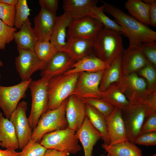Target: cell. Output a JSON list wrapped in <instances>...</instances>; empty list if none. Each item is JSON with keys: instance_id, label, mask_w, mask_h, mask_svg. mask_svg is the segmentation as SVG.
<instances>
[{"instance_id": "obj_36", "label": "cell", "mask_w": 156, "mask_h": 156, "mask_svg": "<svg viewBox=\"0 0 156 156\" xmlns=\"http://www.w3.org/2000/svg\"><path fill=\"white\" fill-rule=\"evenodd\" d=\"M47 149L39 142L30 139L18 156H44Z\"/></svg>"}, {"instance_id": "obj_49", "label": "cell", "mask_w": 156, "mask_h": 156, "mask_svg": "<svg viewBox=\"0 0 156 156\" xmlns=\"http://www.w3.org/2000/svg\"><path fill=\"white\" fill-rule=\"evenodd\" d=\"M106 156H111L109 154H107V155Z\"/></svg>"}, {"instance_id": "obj_25", "label": "cell", "mask_w": 156, "mask_h": 156, "mask_svg": "<svg viewBox=\"0 0 156 156\" xmlns=\"http://www.w3.org/2000/svg\"><path fill=\"white\" fill-rule=\"evenodd\" d=\"M121 54L104 70L99 87L101 92H104L112 85L121 83L123 75L121 68Z\"/></svg>"}, {"instance_id": "obj_31", "label": "cell", "mask_w": 156, "mask_h": 156, "mask_svg": "<svg viewBox=\"0 0 156 156\" xmlns=\"http://www.w3.org/2000/svg\"><path fill=\"white\" fill-rule=\"evenodd\" d=\"M103 5L97 7L96 5L90 10L88 15L94 18L99 21L104 27L122 33L125 36L126 32L124 29L114 21L110 19L104 13Z\"/></svg>"}, {"instance_id": "obj_35", "label": "cell", "mask_w": 156, "mask_h": 156, "mask_svg": "<svg viewBox=\"0 0 156 156\" xmlns=\"http://www.w3.org/2000/svg\"><path fill=\"white\" fill-rule=\"evenodd\" d=\"M156 68L148 64L137 72L139 76L146 80L147 84V89L151 90H156Z\"/></svg>"}, {"instance_id": "obj_19", "label": "cell", "mask_w": 156, "mask_h": 156, "mask_svg": "<svg viewBox=\"0 0 156 156\" xmlns=\"http://www.w3.org/2000/svg\"><path fill=\"white\" fill-rule=\"evenodd\" d=\"M73 20V18L65 12L60 16H56L50 42L58 51H65L67 29Z\"/></svg>"}, {"instance_id": "obj_2", "label": "cell", "mask_w": 156, "mask_h": 156, "mask_svg": "<svg viewBox=\"0 0 156 156\" xmlns=\"http://www.w3.org/2000/svg\"><path fill=\"white\" fill-rule=\"evenodd\" d=\"M101 1L104 11L112 16L116 22L125 31V36L129 39V46H140L142 43L155 42L156 32L148 26L140 22L117 7Z\"/></svg>"}, {"instance_id": "obj_40", "label": "cell", "mask_w": 156, "mask_h": 156, "mask_svg": "<svg viewBox=\"0 0 156 156\" xmlns=\"http://www.w3.org/2000/svg\"><path fill=\"white\" fill-rule=\"evenodd\" d=\"M134 143L147 146L156 145V132L140 134L135 138Z\"/></svg>"}, {"instance_id": "obj_41", "label": "cell", "mask_w": 156, "mask_h": 156, "mask_svg": "<svg viewBox=\"0 0 156 156\" xmlns=\"http://www.w3.org/2000/svg\"><path fill=\"white\" fill-rule=\"evenodd\" d=\"M156 132V111L151 114L144 122L141 133Z\"/></svg>"}, {"instance_id": "obj_6", "label": "cell", "mask_w": 156, "mask_h": 156, "mask_svg": "<svg viewBox=\"0 0 156 156\" xmlns=\"http://www.w3.org/2000/svg\"><path fill=\"white\" fill-rule=\"evenodd\" d=\"M78 141L76 132L68 127L45 134L40 143L47 149L75 154L81 149Z\"/></svg>"}, {"instance_id": "obj_8", "label": "cell", "mask_w": 156, "mask_h": 156, "mask_svg": "<svg viewBox=\"0 0 156 156\" xmlns=\"http://www.w3.org/2000/svg\"><path fill=\"white\" fill-rule=\"evenodd\" d=\"M104 70L94 73H80L72 94L83 100L101 99L102 92L100 91L99 87Z\"/></svg>"}, {"instance_id": "obj_20", "label": "cell", "mask_w": 156, "mask_h": 156, "mask_svg": "<svg viewBox=\"0 0 156 156\" xmlns=\"http://www.w3.org/2000/svg\"><path fill=\"white\" fill-rule=\"evenodd\" d=\"M65 51L76 62L92 54L94 40L80 38H67Z\"/></svg>"}, {"instance_id": "obj_48", "label": "cell", "mask_w": 156, "mask_h": 156, "mask_svg": "<svg viewBox=\"0 0 156 156\" xmlns=\"http://www.w3.org/2000/svg\"><path fill=\"white\" fill-rule=\"evenodd\" d=\"M69 153H68L67 154H66L65 156H69Z\"/></svg>"}, {"instance_id": "obj_9", "label": "cell", "mask_w": 156, "mask_h": 156, "mask_svg": "<svg viewBox=\"0 0 156 156\" xmlns=\"http://www.w3.org/2000/svg\"><path fill=\"white\" fill-rule=\"evenodd\" d=\"M32 80L31 79L12 86H0V107L6 118L10 119L19 101L25 97V92Z\"/></svg>"}, {"instance_id": "obj_43", "label": "cell", "mask_w": 156, "mask_h": 156, "mask_svg": "<svg viewBox=\"0 0 156 156\" xmlns=\"http://www.w3.org/2000/svg\"><path fill=\"white\" fill-rule=\"evenodd\" d=\"M142 1L150 5L149 18L150 25L156 27V0H144Z\"/></svg>"}, {"instance_id": "obj_21", "label": "cell", "mask_w": 156, "mask_h": 156, "mask_svg": "<svg viewBox=\"0 0 156 156\" xmlns=\"http://www.w3.org/2000/svg\"><path fill=\"white\" fill-rule=\"evenodd\" d=\"M109 66L94 54H92L76 62L72 66L71 69L63 74L67 75L84 72H96L104 70Z\"/></svg>"}, {"instance_id": "obj_45", "label": "cell", "mask_w": 156, "mask_h": 156, "mask_svg": "<svg viewBox=\"0 0 156 156\" xmlns=\"http://www.w3.org/2000/svg\"><path fill=\"white\" fill-rule=\"evenodd\" d=\"M19 152L14 150L7 149L2 150L0 149V156H18Z\"/></svg>"}, {"instance_id": "obj_46", "label": "cell", "mask_w": 156, "mask_h": 156, "mask_svg": "<svg viewBox=\"0 0 156 156\" xmlns=\"http://www.w3.org/2000/svg\"><path fill=\"white\" fill-rule=\"evenodd\" d=\"M18 1V0H0V2L15 6L16 5Z\"/></svg>"}, {"instance_id": "obj_7", "label": "cell", "mask_w": 156, "mask_h": 156, "mask_svg": "<svg viewBox=\"0 0 156 156\" xmlns=\"http://www.w3.org/2000/svg\"><path fill=\"white\" fill-rule=\"evenodd\" d=\"M49 79L46 77L32 80L29 88L32 98L31 109L28 118L32 129L36 126L42 115L48 110L47 84Z\"/></svg>"}, {"instance_id": "obj_42", "label": "cell", "mask_w": 156, "mask_h": 156, "mask_svg": "<svg viewBox=\"0 0 156 156\" xmlns=\"http://www.w3.org/2000/svg\"><path fill=\"white\" fill-rule=\"evenodd\" d=\"M59 0H39L38 3L41 8H44L51 13L56 15L58 7Z\"/></svg>"}, {"instance_id": "obj_32", "label": "cell", "mask_w": 156, "mask_h": 156, "mask_svg": "<svg viewBox=\"0 0 156 156\" xmlns=\"http://www.w3.org/2000/svg\"><path fill=\"white\" fill-rule=\"evenodd\" d=\"M34 51L38 58L47 64L58 51L50 41H38Z\"/></svg>"}, {"instance_id": "obj_14", "label": "cell", "mask_w": 156, "mask_h": 156, "mask_svg": "<svg viewBox=\"0 0 156 156\" xmlns=\"http://www.w3.org/2000/svg\"><path fill=\"white\" fill-rule=\"evenodd\" d=\"M148 64L140 46L129 45L121 53V65L123 75L137 72Z\"/></svg>"}, {"instance_id": "obj_34", "label": "cell", "mask_w": 156, "mask_h": 156, "mask_svg": "<svg viewBox=\"0 0 156 156\" xmlns=\"http://www.w3.org/2000/svg\"><path fill=\"white\" fill-rule=\"evenodd\" d=\"M83 101L85 104L93 107L105 117L109 115L115 108L109 103L102 99H88Z\"/></svg>"}, {"instance_id": "obj_17", "label": "cell", "mask_w": 156, "mask_h": 156, "mask_svg": "<svg viewBox=\"0 0 156 156\" xmlns=\"http://www.w3.org/2000/svg\"><path fill=\"white\" fill-rule=\"evenodd\" d=\"M56 16L44 8H41L34 18V28L38 41H50Z\"/></svg>"}, {"instance_id": "obj_29", "label": "cell", "mask_w": 156, "mask_h": 156, "mask_svg": "<svg viewBox=\"0 0 156 156\" xmlns=\"http://www.w3.org/2000/svg\"><path fill=\"white\" fill-rule=\"evenodd\" d=\"M86 116L93 126L101 135L104 143L110 144V141L105 117L92 106L86 104Z\"/></svg>"}, {"instance_id": "obj_47", "label": "cell", "mask_w": 156, "mask_h": 156, "mask_svg": "<svg viewBox=\"0 0 156 156\" xmlns=\"http://www.w3.org/2000/svg\"><path fill=\"white\" fill-rule=\"evenodd\" d=\"M3 63L0 60V67L3 66Z\"/></svg>"}, {"instance_id": "obj_1", "label": "cell", "mask_w": 156, "mask_h": 156, "mask_svg": "<svg viewBox=\"0 0 156 156\" xmlns=\"http://www.w3.org/2000/svg\"><path fill=\"white\" fill-rule=\"evenodd\" d=\"M128 100L129 104L122 110V113L128 141L134 143L145 120L156 111V90L147 89Z\"/></svg>"}, {"instance_id": "obj_28", "label": "cell", "mask_w": 156, "mask_h": 156, "mask_svg": "<svg viewBox=\"0 0 156 156\" xmlns=\"http://www.w3.org/2000/svg\"><path fill=\"white\" fill-rule=\"evenodd\" d=\"M125 7L138 21L147 26L150 25L149 5L140 0H128L125 3Z\"/></svg>"}, {"instance_id": "obj_38", "label": "cell", "mask_w": 156, "mask_h": 156, "mask_svg": "<svg viewBox=\"0 0 156 156\" xmlns=\"http://www.w3.org/2000/svg\"><path fill=\"white\" fill-rule=\"evenodd\" d=\"M17 31L8 25L0 19V50H4L7 44L14 40L13 33Z\"/></svg>"}, {"instance_id": "obj_51", "label": "cell", "mask_w": 156, "mask_h": 156, "mask_svg": "<svg viewBox=\"0 0 156 156\" xmlns=\"http://www.w3.org/2000/svg\"><path fill=\"white\" fill-rule=\"evenodd\" d=\"M1 146V142L0 139V146Z\"/></svg>"}, {"instance_id": "obj_13", "label": "cell", "mask_w": 156, "mask_h": 156, "mask_svg": "<svg viewBox=\"0 0 156 156\" xmlns=\"http://www.w3.org/2000/svg\"><path fill=\"white\" fill-rule=\"evenodd\" d=\"M68 128L76 132L81 128L86 116L83 101L71 94L68 97L65 109Z\"/></svg>"}, {"instance_id": "obj_15", "label": "cell", "mask_w": 156, "mask_h": 156, "mask_svg": "<svg viewBox=\"0 0 156 156\" xmlns=\"http://www.w3.org/2000/svg\"><path fill=\"white\" fill-rule=\"evenodd\" d=\"M105 118L107 125L110 145L129 141L121 109L115 107L113 112Z\"/></svg>"}, {"instance_id": "obj_22", "label": "cell", "mask_w": 156, "mask_h": 156, "mask_svg": "<svg viewBox=\"0 0 156 156\" xmlns=\"http://www.w3.org/2000/svg\"><path fill=\"white\" fill-rule=\"evenodd\" d=\"M119 85L128 100L136 94L145 90L147 87L146 80L139 76L137 72L123 75Z\"/></svg>"}, {"instance_id": "obj_39", "label": "cell", "mask_w": 156, "mask_h": 156, "mask_svg": "<svg viewBox=\"0 0 156 156\" xmlns=\"http://www.w3.org/2000/svg\"><path fill=\"white\" fill-rule=\"evenodd\" d=\"M140 48L149 64L156 68V43L155 42L144 43Z\"/></svg>"}, {"instance_id": "obj_3", "label": "cell", "mask_w": 156, "mask_h": 156, "mask_svg": "<svg viewBox=\"0 0 156 156\" xmlns=\"http://www.w3.org/2000/svg\"><path fill=\"white\" fill-rule=\"evenodd\" d=\"M120 33L103 27L94 40V54L110 65L124 50Z\"/></svg>"}, {"instance_id": "obj_18", "label": "cell", "mask_w": 156, "mask_h": 156, "mask_svg": "<svg viewBox=\"0 0 156 156\" xmlns=\"http://www.w3.org/2000/svg\"><path fill=\"white\" fill-rule=\"evenodd\" d=\"M83 146L84 156H93L94 146L101 138V135L92 125L86 117L81 128L76 132Z\"/></svg>"}, {"instance_id": "obj_5", "label": "cell", "mask_w": 156, "mask_h": 156, "mask_svg": "<svg viewBox=\"0 0 156 156\" xmlns=\"http://www.w3.org/2000/svg\"><path fill=\"white\" fill-rule=\"evenodd\" d=\"M68 99V98L58 108L48 110L42 115L36 126L32 131L30 139L39 142L45 134L68 127L65 116Z\"/></svg>"}, {"instance_id": "obj_30", "label": "cell", "mask_w": 156, "mask_h": 156, "mask_svg": "<svg viewBox=\"0 0 156 156\" xmlns=\"http://www.w3.org/2000/svg\"><path fill=\"white\" fill-rule=\"evenodd\" d=\"M115 107L123 110L129 105V101L122 92L119 84L113 85L102 92L101 98Z\"/></svg>"}, {"instance_id": "obj_37", "label": "cell", "mask_w": 156, "mask_h": 156, "mask_svg": "<svg viewBox=\"0 0 156 156\" xmlns=\"http://www.w3.org/2000/svg\"><path fill=\"white\" fill-rule=\"evenodd\" d=\"M16 6L0 2V19L8 25L14 27Z\"/></svg>"}, {"instance_id": "obj_27", "label": "cell", "mask_w": 156, "mask_h": 156, "mask_svg": "<svg viewBox=\"0 0 156 156\" xmlns=\"http://www.w3.org/2000/svg\"><path fill=\"white\" fill-rule=\"evenodd\" d=\"M101 146L111 156H143L142 150L129 141L114 145L104 143Z\"/></svg>"}, {"instance_id": "obj_44", "label": "cell", "mask_w": 156, "mask_h": 156, "mask_svg": "<svg viewBox=\"0 0 156 156\" xmlns=\"http://www.w3.org/2000/svg\"><path fill=\"white\" fill-rule=\"evenodd\" d=\"M68 153L62 152L55 149H47L44 156H65Z\"/></svg>"}, {"instance_id": "obj_16", "label": "cell", "mask_w": 156, "mask_h": 156, "mask_svg": "<svg viewBox=\"0 0 156 156\" xmlns=\"http://www.w3.org/2000/svg\"><path fill=\"white\" fill-rule=\"evenodd\" d=\"M76 62L66 52L58 51L47 64L41 73L42 77L49 79L71 69Z\"/></svg>"}, {"instance_id": "obj_23", "label": "cell", "mask_w": 156, "mask_h": 156, "mask_svg": "<svg viewBox=\"0 0 156 156\" xmlns=\"http://www.w3.org/2000/svg\"><path fill=\"white\" fill-rule=\"evenodd\" d=\"M19 29L18 31L13 34L14 40L16 44L17 49L34 51L35 46L38 40L29 18L24 23Z\"/></svg>"}, {"instance_id": "obj_11", "label": "cell", "mask_w": 156, "mask_h": 156, "mask_svg": "<svg viewBox=\"0 0 156 156\" xmlns=\"http://www.w3.org/2000/svg\"><path fill=\"white\" fill-rule=\"evenodd\" d=\"M18 55L15 58L17 72L22 81L30 79L32 75L38 70H43L46 64L38 57L34 51L18 49Z\"/></svg>"}, {"instance_id": "obj_26", "label": "cell", "mask_w": 156, "mask_h": 156, "mask_svg": "<svg viewBox=\"0 0 156 156\" xmlns=\"http://www.w3.org/2000/svg\"><path fill=\"white\" fill-rule=\"evenodd\" d=\"M98 2L97 0H64L63 8L64 12L75 19L88 15Z\"/></svg>"}, {"instance_id": "obj_52", "label": "cell", "mask_w": 156, "mask_h": 156, "mask_svg": "<svg viewBox=\"0 0 156 156\" xmlns=\"http://www.w3.org/2000/svg\"><path fill=\"white\" fill-rule=\"evenodd\" d=\"M1 78V75L0 73V80Z\"/></svg>"}, {"instance_id": "obj_50", "label": "cell", "mask_w": 156, "mask_h": 156, "mask_svg": "<svg viewBox=\"0 0 156 156\" xmlns=\"http://www.w3.org/2000/svg\"><path fill=\"white\" fill-rule=\"evenodd\" d=\"M151 156H156V154H154V155H152Z\"/></svg>"}, {"instance_id": "obj_24", "label": "cell", "mask_w": 156, "mask_h": 156, "mask_svg": "<svg viewBox=\"0 0 156 156\" xmlns=\"http://www.w3.org/2000/svg\"><path fill=\"white\" fill-rule=\"evenodd\" d=\"M0 139L1 147L15 150L19 148L18 141L14 127L9 119L0 113Z\"/></svg>"}, {"instance_id": "obj_4", "label": "cell", "mask_w": 156, "mask_h": 156, "mask_svg": "<svg viewBox=\"0 0 156 156\" xmlns=\"http://www.w3.org/2000/svg\"><path fill=\"white\" fill-rule=\"evenodd\" d=\"M80 73L63 74L49 79L47 86L48 110L58 108L72 94Z\"/></svg>"}, {"instance_id": "obj_33", "label": "cell", "mask_w": 156, "mask_h": 156, "mask_svg": "<svg viewBox=\"0 0 156 156\" xmlns=\"http://www.w3.org/2000/svg\"><path fill=\"white\" fill-rule=\"evenodd\" d=\"M16 8L14 27L16 29H20L24 23L29 18L31 10L29 8L26 0H18Z\"/></svg>"}, {"instance_id": "obj_12", "label": "cell", "mask_w": 156, "mask_h": 156, "mask_svg": "<svg viewBox=\"0 0 156 156\" xmlns=\"http://www.w3.org/2000/svg\"><path fill=\"white\" fill-rule=\"evenodd\" d=\"M27 104V103L24 101L19 103L9 119L14 127L20 149L27 144L32 132L26 116Z\"/></svg>"}, {"instance_id": "obj_10", "label": "cell", "mask_w": 156, "mask_h": 156, "mask_svg": "<svg viewBox=\"0 0 156 156\" xmlns=\"http://www.w3.org/2000/svg\"><path fill=\"white\" fill-rule=\"evenodd\" d=\"M103 27L99 21L89 16L73 19L67 29L66 38H77L94 40Z\"/></svg>"}]
</instances>
